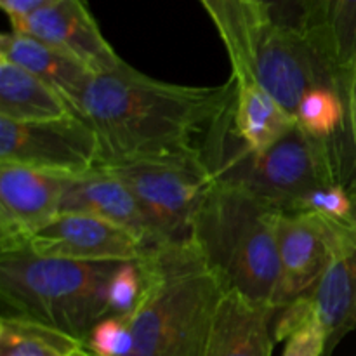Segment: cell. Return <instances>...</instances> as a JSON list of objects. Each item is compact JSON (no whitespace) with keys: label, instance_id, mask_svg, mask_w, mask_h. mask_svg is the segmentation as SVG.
<instances>
[{"label":"cell","instance_id":"obj_13","mask_svg":"<svg viewBox=\"0 0 356 356\" xmlns=\"http://www.w3.org/2000/svg\"><path fill=\"white\" fill-rule=\"evenodd\" d=\"M278 308L225 291L216 308L204 356H271Z\"/></svg>","mask_w":356,"mask_h":356},{"label":"cell","instance_id":"obj_19","mask_svg":"<svg viewBox=\"0 0 356 356\" xmlns=\"http://www.w3.org/2000/svg\"><path fill=\"white\" fill-rule=\"evenodd\" d=\"M236 83V82H235ZM298 120L257 80L236 83L232 108V129L235 138L249 152L259 153L284 139Z\"/></svg>","mask_w":356,"mask_h":356},{"label":"cell","instance_id":"obj_21","mask_svg":"<svg viewBox=\"0 0 356 356\" xmlns=\"http://www.w3.org/2000/svg\"><path fill=\"white\" fill-rule=\"evenodd\" d=\"M83 341L31 320L0 318V356H83Z\"/></svg>","mask_w":356,"mask_h":356},{"label":"cell","instance_id":"obj_27","mask_svg":"<svg viewBox=\"0 0 356 356\" xmlns=\"http://www.w3.org/2000/svg\"><path fill=\"white\" fill-rule=\"evenodd\" d=\"M344 110H346V120H344L343 139L346 152L351 159V165L356 169V54L350 66L346 80L343 86Z\"/></svg>","mask_w":356,"mask_h":356},{"label":"cell","instance_id":"obj_20","mask_svg":"<svg viewBox=\"0 0 356 356\" xmlns=\"http://www.w3.org/2000/svg\"><path fill=\"white\" fill-rule=\"evenodd\" d=\"M68 101L49 83L0 58V117L13 122H49L72 117Z\"/></svg>","mask_w":356,"mask_h":356},{"label":"cell","instance_id":"obj_23","mask_svg":"<svg viewBox=\"0 0 356 356\" xmlns=\"http://www.w3.org/2000/svg\"><path fill=\"white\" fill-rule=\"evenodd\" d=\"M298 125L309 136L327 141L343 138L346 110L341 92L334 87L312 89L298 108Z\"/></svg>","mask_w":356,"mask_h":356},{"label":"cell","instance_id":"obj_29","mask_svg":"<svg viewBox=\"0 0 356 356\" xmlns=\"http://www.w3.org/2000/svg\"><path fill=\"white\" fill-rule=\"evenodd\" d=\"M56 2H59V0H0V6L10 21H16L30 16L37 10L45 9Z\"/></svg>","mask_w":356,"mask_h":356},{"label":"cell","instance_id":"obj_1","mask_svg":"<svg viewBox=\"0 0 356 356\" xmlns=\"http://www.w3.org/2000/svg\"><path fill=\"white\" fill-rule=\"evenodd\" d=\"M235 89L233 79L216 87L176 86L124 63L92 75L73 113L96 134L104 167L204 159L205 143L232 108Z\"/></svg>","mask_w":356,"mask_h":356},{"label":"cell","instance_id":"obj_30","mask_svg":"<svg viewBox=\"0 0 356 356\" xmlns=\"http://www.w3.org/2000/svg\"><path fill=\"white\" fill-rule=\"evenodd\" d=\"M350 191H351V197H353V212H351V216H350V219H348V222H350V225L353 226L355 232H356V188H353V190H350Z\"/></svg>","mask_w":356,"mask_h":356},{"label":"cell","instance_id":"obj_11","mask_svg":"<svg viewBox=\"0 0 356 356\" xmlns=\"http://www.w3.org/2000/svg\"><path fill=\"white\" fill-rule=\"evenodd\" d=\"M68 176L0 163V252L24 249L59 216Z\"/></svg>","mask_w":356,"mask_h":356},{"label":"cell","instance_id":"obj_5","mask_svg":"<svg viewBox=\"0 0 356 356\" xmlns=\"http://www.w3.org/2000/svg\"><path fill=\"white\" fill-rule=\"evenodd\" d=\"M117 266L40 257L26 247L0 252L2 316L31 320L87 344L94 325L113 315L108 289Z\"/></svg>","mask_w":356,"mask_h":356},{"label":"cell","instance_id":"obj_15","mask_svg":"<svg viewBox=\"0 0 356 356\" xmlns=\"http://www.w3.org/2000/svg\"><path fill=\"white\" fill-rule=\"evenodd\" d=\"M305 299L325 334V356H330L339 341L356 327V247L334 254L325 273Z\"/></svg>","mask_w":356,"mask_h":356},{"label":"cell","instance_id":"obj_31","mask_svg":"<svg viewBox=\"0 0 356 356\" xmlns=\"http://www.w3.org/2000/svg\"><path fill=\"white\" fill-rule=\"evenodd\" d=\"M83 356H94L92 353H90V351H89V353H87V355H83Z\"/></svg>","mask_w":356,"mask_h":356},{"label":"cell","instance_id":"obj_28","mask_svg":"<svg viewBox=\"0 0 356 356\" xmlns=\"http://www.w3.org/2000/svg\"><path fill=\"white\" fill-rule=\"evenodd\" d=\"M270 24L301 28L305 0H259Z\"/></svg>","mask_w":356,"mask_h":356},{"label":"cell","instance_id":"obj_16","mask_svg":"<svg viewBox=\"0 0 356 356\" xmlns=\"http://www.w3.org/2000/svg\"><path fill=\"white\" fill-rule=\"evenodd\" d=\"M301 30L329 66L343 96L356 54V0H305Z\"/></svg>","mask_w":356,"mask_h":356},{"label":"cell","instance_id":"obj_25","mask_svg":"<svg viewBox=\"0 0 356 356\" xmlns=\"http://www.w3.org/2000/svg\"><path fill=\"white\" fill-rule=\"evenodd\" d=\"M94 356H127L132 348V332L127 316L111 315L94 325L87 337Z\"/></svg>","mask_w":356,"mask_h":356},{"label":"cell","instance_id":"obj_6","mask_svg":"<svg viewBox=\"0 0 356 356\" xmlns=\"http://www.w3.org/2000/svg\"><path fill=\"white\" fill-rule=\"evenodd\" d=\"M104 169L124 181L138 200L152 249L190 242L195 216L216 184L205 159L149 160Z\"/></svg>","mask_w":356,"mask_h":356},{"label":"cell","instance_id":"obj_2","mask_svg":"<svg viewBox=\"0 0 356 356\" xmlns=\"http://www.w3.org/2000/svg\"><path fill=\"white\" fill-rule=\"evenodd\" d=\"M143 296L127 316L132 348L127 356H204L221 282L195 243L149 249L139 261Z\"/></svg>","mask_w":356,"mask_h":356},{"label":"cell","instance_id":"obj_17","mask_svg":"<svg viewBox=\"0 0 356 356\" xmlns=\"http://www.w3.org/2000/svg\"><path fill=\"white\" fill-rule=\"evenodd\" d=\"M225 42L236 83L256 80V52L270 24L259 0H200Z\"/></svg>","mask_w":356,"mask_h":356},{"label":"cell","instance_id":"obj_12","mask_svg":"<svg viewBox=\"0 0 356 356\" xmlns=\"http://www.w3.org/2000/svg\"><path fill=\"white\" fill-rule=\"evenodd\" d=\"M10 24L13 31L66 52L96 75L113 72L125 63L103 37L86 0H59Z\"/></svg>","mask_w":356,"mask_h":356},{"label":"cell","instance_id":"obj_14","mask_svg":"<svg viewBox=\"0 0 356 356\" xmlns=\"http://www.w3.org/2000/svg\"><path fill=\"white\" fill-rule=\"evenodd\" d=\"M59 214H86L110 221L134 233L145 243L146 252L152 249L148 225L138 200L127 184L108 169L70 177Z\"/></svg>","mask_w":356,"mask_h":356},{"label":"cell","instance_id":"obj_4","mask_svg":"<svg viewBox=\"0 0 356 356\" xmlns=\"http://www.w3.org/2000/svg\"><path fill=\"white\" fill-rule=\"evenodd\" d=\"M232 108L211 132L204 148L205 162L218 183L245 190L278 212H294L313 190L346 184L336 141L313 138L296 125L271 148L249 152L233 134Z\"/></svg>","mask_w":356,"mask_h":356},{"label":"cell","instance_id":"obj_9","mask_svg":"<svg viewBox=\"0 0 356 356\" xmlns=\"http://www.w3.org/2000/svg\"><path fill=\"white\" fill-rule=\"evenodd\" d=\"M256 80L291 115L316 87H337L332 72L301 28L268 24L256 52ZM341 92V90H339Z\"/></svg>","mask_w":356,"mask_h":356},{"label":"cell","instance_id":"obj_10","mask_svg":"<svg viewBox=\"0 0 356 356\" xmlns=\"http://www.w3.org/2000/svg\"><path fill=\"white\" fill-rule=\"evenodd\" d=\"M35 256L76 263H136L146 247L134 233L86 214H59L26 243Z\"/></svg>","mask_w":356,"mask_h":356},{"label":"cell","instance_id":"obj_3","mask_svg":"<svg viewBox=\"0 0 356 356\" xmlns=\"http://www.w3.org/2000/svg\"><path fill=\"white\" fill-rule=\"evenodd\" d=\"M280 214L245 190L216 181L195 216L191 242L225 291L278 308Z\"/></svg>","mask_w":356,"mask_h":356},{"label":"cell","instance_id":"obj_22","mask_svg":"<svg viewBox=\"0 0 356 356\" xmlns=\"http://www.w3.org/2000/svg\"><path fill=\"white\" fill-rule=\"evenodd\" d=\"M275 341H285L282 356H325V334L316 323L305 296L278 309L273 325Z\"/></svg>","mask_w":356,"mask_h":356},{"label":"cell","instance_id":"obj_24","mask_svg":"<svg viewBox=\"0 0 356 356\" xmlns=\"http://www.w3.org/2000/svg\"><path fill=\"white\" fill-rule=\"evenodd\" d=\"M143 270L139 261L122 263L111 277L108 289V302L111 313L117 316H129L139 305L143 296Z\"/></svg>","mask_w":356,"mask_h":356},{"label":"cell","instance_id":"obj_7","mask_svg":"<svg viewBox=\"0 0 356 356\" xmlns=\"http://www.w3.org/2000/svg\"><path fill=\"white\" fill-rule=\"evenodd\" d=\"M0 163L68 177L104 167L96 134L75 113L61 120L28 124L0 117Z\"/></svg>","mask_w":356,"mask_h":356},{"label":"cell","instance_id":"obj_18","mask_svg":"<svg viewBox=\"0 0 356 356\" xmlns=\"http://www.w3.org/2000/svg\"><path fill=\"white\" fill-rule=\"evenodd\" d=\"M0 58L9 59L49 83L68 101L72 110L73 103L79 99L92 75H96L79 59L19 31L2 35Z\"/></svg>","mask_w":356,"mask_h":356},{"label":"cell","instance_id":"obj_26","mask_svg":"<svg viewBox=\"0 0 356 356\" xmlns=\"http://www.w3.org/2000/svg\"><path fill=\"white\" fill-rule=\"evenodd\" d=\"M294 212H316L327 218L348 221L353 212V197L346 184H330L306 195Z\"/></svg>","mask_w":356,"mask_h":356},{"label":"cell","instance_id":"obj_8","mask_svg":"<svg viewBox=\"0 0 356 356\" xmlns=\"http://www.w3.org/2000/svg\"><path fill=\"white\" fill-rule=\"evenodd\" d=\"M353 247L356 232L348 221L316 212H282L278 219L282 271L278 308L312 291L325 273L334 254Z\"/></svg>","mask_w":356,"mask_h":356}]
</instances>
